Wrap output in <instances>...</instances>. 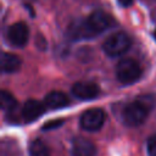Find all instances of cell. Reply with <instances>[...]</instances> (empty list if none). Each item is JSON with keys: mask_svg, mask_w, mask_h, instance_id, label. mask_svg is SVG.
I'll list each match as a JSON object with an SVG mask.
<instances>
[{"mask_svg": "<svg viewBox=\"0 0 156 156\" xmlns=\"http://www.w3.org/2000/svg\"><path fill=\"white\" fill-rule=\"evenodd\" d=\"M68 104H69V100L66 96V94L62 91H51L44 99L45 107H48L50 110L62 108V107H66Z\"/></svg>", "mask_w": 156, "mask_h": 156, "instance_id": "30bf717a", "label": "cell"}, {"mask_svg": "<svg viewBox=\"0 0 156 156\" xmlns=\"http://www.w3.org/2000/svg\"><path fill=\"white\" fill-rule=\"evenodd\" d=\"M100 89L96 84L89 82H77L72 87V94L80 100H91L99 96Z\"/></svg>", "mask_w": 156, "mask_h": 156, "instance_id": "52a82bcc", "label": "cell"}, {"mask_svg": "<svg viewBox=\"0 0 156 156\" xmlns=\"http://www.w3.org/2000/svg\"><path fill=\"white\" fill-rule=\"evenodd\" d=\"M21 67V60L18 56L10 54V52H4L1 56V71L2 73H13L18 71Z\"/></svg>", "mask_w": 156, "mask_h": 156, "instance_id": "8fae6325", "label": "cell"}, {"mask_svg": "<svg viewBox=\"0 0 156 156\" xmlns=\"http://www.w3.org/2000/svg\"><path fill=\"white\" fill-rule=\"evenodd\" d=\"M44 111H45L44 102L30 99V100H27L22 107V117L26 122H33L38 119L44 113Z\"/></svg>", "mask_w": 156, "mask_h": 156, "instance_id": "ba28073f", "label": "cell"}, {"mask_svg": "<svg viewBox=\"0 0 156 156\" xmlns=\"http://www.w3.org/2000/svg\"><path fill=\"white\" fill-rule=\"evenodd\" d=\"M29 155L30 156H50V152L44 141H41L40 139H35L29 145Z\"/></svg>", "mask_w": 156, "mask_h": 156, "instance_id": "7c38bea8", "label": "cell"}, {"mask_svg": "<svg viewBox=\"0 0 156 156\" xmlns=\"http://www.w3.org/2000/svg\"><path fill=\"white\" fill-rule=\"evenodd\" d=\"M155 39H156V33H155Z\"/></svg>", "mask_w": 156, "mask_h": 156, "instance_id": "e0dca14e", "label": "cell"}, {"mask_svg": "<svg viewBox=\"0 0 156 156\" xmlns=\"http://www.w3.org/2000/svg\"><path fill=\"white\" fill-rule=\"evenodd\" d=\"M71 152H72V156H95L96 147L89 139L78 136V138H74L72 141Z\"/></svg>", "mask_w": 156, "mask_h": 156, "instance_id": "9c48e42d", "label": "cell"}, {"mask_svg": "<svg viewBox=\"0 0 156 156\" xmlns=\"http://www.w3.org/2000/svg\"><path fill=\"white\" fill-rule=\"evenodd\" d=\"M149 111H150V107L146 101L135 100L128 104L123 108V112H122L123 122L129 127H136L146 119Z\"/></svg>", "mask_w": 156, "mask_h": 156, "instance_id": "7a4b0ae2", "label": "cell"}, {"mask_svg": "<svg viewBox=\"0 0 156 156\" xmlns=\"http://www.w3.org/2000/svg\"><path fill=\"white\" fill-rule=\"evenodd\" d=\"M104 122H105V113L101 108H96V107L84 111L79 118L80 127L88 132L99 130L102 127Z\"/></svg>", "mask_w": 156, "mask_h": 156, "instance_id": "5b68a950", "label": "cell"}, {"mask_svg": "<svg viewBox=\"0 0 156 156\" xmlns=\"http://www.w3.org/2000/svg\"><path fill=\"white\" fill-rule=\"evenodd\" d=\"M28 37L29 29L24 22H16L7 29V39L13 46H24L28 41Z\"/></svg>", "mask_w": 156, "mask_h": 156, "instance_id": "8992f818", "label": "cell"}, {"mask_svg": "<svg viewBox=\"0 0 156 156\" xmlns=\"http://www.w3.org/2000/svg\"><path fill=\"white\" fill-rule=\"evenodd\" d=\"M112 23V18L104 11H94L91 15H89V17L77 21L74 28L76 35L78 37V39L93 38L96 34L110 28Z\"/></svg>", "mask_w": 156, "mask_h": 156, "instance_id": "6da1fadb", "label": "cell"}, {"mask_svg": "<svg viewBox=\"0 0 156 156\" xmlns=\"http://www.w3.org/2000/svg\"><path fill=\"white\" fill-rule=\"evenodd\" d=\"M62 124V119H54V121H50V122H46L44 126H43V129L44 130H50V129H54V128H57Z\"/></svg>", "mask_w": 156, "mask_h": 156, "instance_id": "9a60e30c", "label": "cell"}, {"mask_svg": "<svg viewBox=\"0 0 156 156\" xmlns=\"http://www.w3.org/2000/svg\"><path fill=\"white\" fill-rule=\"evenodd\" d=\"M117 79L123 84H132L141 76L140 65L133 58H123L116 67Z\"/></svg>", "mask_w": 156, "mask_h": 156, "instance_id": "277c9868", "label": "cell"}, {"mask_svg": "<svg viewBox=\"0 0 156 156\" xmlns=\"http://www.w3.org/2000/svg\"><path fill=\"white\" fill-rule=\"evenodd\" d=\"M17 106V101L13 95L6 90L1 91V108L5 112H12Z\"/></svg>", "mask_w": 156, "mask_h": 156, "instance_id": "4fadbf2b", "label": "cell"}, {"mask_svg": "<svg viewBox=\"0 0 156 156\" xmlns=\"http://www.w3.org/2000/svg\"><path fill=\"white\" fill-rule=\"evenodd\" d=\"M146 150L149 156H156V134L151 135L146 143Z\"/></svg>", "mask_w": 156, "mask_h": 156, "instance_id": "5bb4252c", "label": "cell"}, {"mask_svg": "<svg viewBox=\"0 0 156 156\" xmlns=\"http://www.w3.org/2000/svg\"><path fill=\"white\" fill-rule=\"evenodd\" d=\"M130 44H132L130 38L126 33L118 32L107 37V39L102 44V50L105 51L106 55L111 57H116L126 52L130 48Z\"/></svg>", "mask_w": 156, "mask_h": 156, "instance_id": "3957f363", "label": "cell"}, {"mask_svg": "<svg viewBox=\"0 0 156 156\" xmlns=\"http://www.w3.org/2000/svg\"><path fill=\"white\" fill-rule=\"evenodd\" d=\"M118 4L123 7H128L133 4V0H118Z\"/></svg>", "mask_w": 156, "mask_h": 156, "instance_id": "2e32d148", "label": "cell"}]
</instances>
